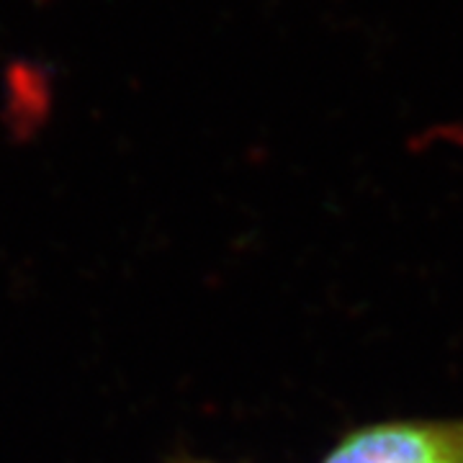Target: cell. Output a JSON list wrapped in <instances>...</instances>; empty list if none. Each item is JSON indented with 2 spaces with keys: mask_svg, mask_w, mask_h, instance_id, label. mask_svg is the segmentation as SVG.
<instances>
[{
  "mask_svg": "<svg viewBox=\"0 0 463 463\" xmlns=\"http://www.w3.org/2000/svg\"><path fill=\"white\" fill-rule=\"evenodd\" d=\"M319 463H463V417H394L345 430Z\"/></svg>",
  "mask_w": 463,
  "mask_h": 463,
  "instance_id": "1",
  "label": "cell"
},
{
  "mask_svg": "<svg viewBox=\"0 0 463 463\" xmlns=\"http://www.w3.org/2000/svg\"><path fill=\"white\" fill-rule=\"evenodd\" d=\"M167 463H219V461H212V458H194V456H175V458H170Z\"/></svg>",
  "mask_w": 463,
  "mask_h": 463,
  "instance_id": "2",
  "label": "cell"
}]
</instances>
